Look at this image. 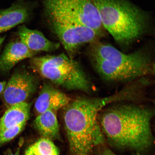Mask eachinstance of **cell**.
I'll use <instances>...</instances> for the list:
<instances>
[{"label": "cell", "instance_id": "cell-11", "mask_svg": "<svg viewBox=\"0 0 155 155\" xmlns=\"http://www.w3.org/2000/svg\"><path fill=\"white\" fill-rule=\"evenodd\" d=\"M38 53L27 47L19 39L9 42L0 56V71L9 72L17 63L34 57Z\"/></svg>", "mask_w": 155, "mask_h": 155}, {"label": "cell", "instance_id": "cell-14", "mask_svg": "<svg viewBox=\"0 0 155 155\" xmlns=\"http://www.w3.org/2000/svg\"><path fill=\"white\" fill-rule=\"evenodd\" d=\"M25 155H59V151L51 140L43 138L27 148Z\"/></svg>", "mask_w": 155, "mask_h": 155}, {"label": "cell", "instance_id": "cell-17", "mask_svg": "<svg viewBox=\"0 0 155 155\" xmlns=\"http://www.w3.org/2000/svg\"><path fill=\"white\" fill-rule=\"evenodd\" d=\"M101 155H116L113 153L108 150H106L104 151Z\"/></svg>", "mask_w": 155, "mask_h": 155}, {"label": "cell", "instance_id": "cell-1", "mask_svg": "<svg viewBox=\"0 0 155 155\" xmlns=\"http://www.w3.org/2000/svg\"><path fill=\"white\" fill-rule=\"evenodd\" d=\"M150 108L132 104H118L99 114L104 137L114 146L143 152L153 143Z\"/></svg>", "mask_w": 155, "mask_h": 155}, {"label": "cell", "instance_id": "cell-16", "mask_svg": "<svg viewBox=\"0 0 155 155\" xmlns=\"http://www.w3.org/2000/svg\"><path fill=\"white\" fill-rule=\"evenodd\" d=\"M6 83L5 81H0V94L3 91Z\"/></svg>", "mask_w": 155, "mask_h": 155}, {"label": "cell", "instance_id": "cell-20", "mask_svg": "<svg viewBox=\"0 0 155 155\" xmlns=\"http://www.w3.org/2000/svg\"><path fill=\"white\" fill-rule=\"evenodd\" d=\"M133 155H137V154H134Z\"/></svg>", "mask_w": 155, "mask_h": 155}, {"label": "cell", "instance_id": "cell-13", "mask_svg": "<svg viewBox=\"0 0 155 155\" xmlns=\"http://www.w3.org/2000/svg\"><path fill=\"white\" fill-rule=\"evenodd\" d=\"M34 127L44 138H60L59 124L54 111L48 110L39 114L34 121Z\"/></svg>", "mask_w": 155, "mask_h": 155}, {"label": "cell", "instance_id": "cell-7", "mask_svg": "<svg viewBox=\"0 0 155 155\" xmlns=\"http://www.w3.org/2000/svg\"><path fill=\"white\" fill-rule=\"evenodd\" d=\"M39 84L36 75L25 70L13 73L3 91V100L6 106L8 108L14 104L26 102L36 92Z\"/></svg>", "mask_w": 155, "mask_h": 155}, {"label": "cell", "instance_id": "cell-9", "mask_svg": "<svg viewBox=\"0 0 155 155\" xmlns=\"http://www.w3.org/2000/svg\"><path fill=\"white\" fill-rule=\"evenodd\" d=\"M71 99L51 84L45 83L35 104L36 111L39 114L51 110L54 111L64 107Z\"/></svg>", "mask_w": 155, "mask_h": 155}, {"label": "cell", "instance_id": "cell-15", "mask_svg": "<svg viewBox=\"0 0 155 155\" xmlns=\"http://www.w3.org/2000/svg\"><path fill=\"white\" fill-rule=\"evenodd\" d=\"M26 123L7 129L0 132V147L17 136L24 129Z\"/></svg>", "mask_w": 155, "mask_h": 155}, {"label": "cell", "instance_id": "cell-19", "mask_svg": "<svg viewBox=\"0 0 155 155\" xmlns=\"http://www.w3.org/2000/svg\"><path fill=\"white\" fill-rule=\"evenodd\" d=\"M18 155V153H17L16 154H14V155L12 154V155Z\"/></svg>", "mask_w": 155, "mask_h": 155}, {"label": "cell", "instance_id": "cell-12", "mask_svg": "<svg viewBox=\"0 0 155 155\" xmlns=\"http://www.w3.org/2000/svg\"><path fill=\"white\" fill-rule=\"evenodd\" d=\"M31 104L24 102L8 108L0 118V132L5 130L26 123L29 119Z\"/></svg>", "mask_w": 155, "mask_h": 155}, {"label": "cell", "instance_id": "cell-3", "mask_svg": "<svg viewBox=\"0 0 155 155\" xmlns=\"http://www.w3.org/2000/svg\"><path fill=\"white\" fill-rule=\"evenodd\" d=\"M46 26L62 44L77 39L84 26L103 36L97 9L92 0H40Z\"/></svg>", "mask_w": 155, "mask_h": 155}, {"label": "cell", "instance_id": "cell-4", "mask_svg": "<svg viewBox=\"0 0 155 155\" xmlns=\"http://www.w3.org/2000/svg\"><path fill=\"white\" fill-rule=\"evenodd\" d=\"M88 54L95 70L108 82L130 83L154 73V63L146 50L125 54L98 40L90 44Z\"/></svg>", "mask_w": 155, "mask_h": 155}, {"label": "cell", "instance_id": "cell-8", "mask_svg": "<svg viewBox=\"0 0 155 155\" xmlns=\"http://www.w3.org/2000/svg\"><path fill=\"white\" fill-rule=\"evenodd\" d=\"M38 4L31 0H16L8 8L0 9V33L31 20Z\"/></svg>", "mask_w": 155, "mask_h": 155}, {"label": "cell", "instance_id": "cell-18", "mask_svg": "<svg viewBox=\"0 0 155 155\" xmlns=\"http://www.w3.org/2000/svg\"><path fill=\"white\" fill-rule=\"evenodd\" d=\"M5 36H3L2 37L0 38V50H1L2 46V45L4 41H5Z\"/></svg>", "mask_w": 155, "mask_h": 155}, {"label": "cell", "instance_id": "cell-10", "mask_svg": "<svg viewBox=\"0 0 155 155\" xmlns=\"http://www.w3.org/2000/svg\"><path fill=\"white\" fill-rule=\"evenodd\" d=\"M17 34L22 43L29 49L37 53L55 51L61 46L59 42L48 40L40 31L29 28L25 24L19 25Z\"/></svg>", "mask_w": 155, "mask_h": 155}, {"label": "cell", "instance_id": "cell-2", "mask_svg": "<svg viewBox=\"0 0 155 155\" xmlns=\"http://www.w3.org/2000/svg\"><path fill=\"white\" fill-rule=\"evenodd\" d=\"M118 100L115 94L103 97H80L64 107L70 155H93L95 148L103 143L104 137L98 114L105 106Z\"/></svg>", "mask_w": 155, "mask_h": 155}, {"label": "cell", "instance_id": "cell-5", "mask_svg": "<svg viewBox=\"0 0 155 155\" xmlns=\"http://www.w3.org/2000/svg\"><path fill=\"white\" fill-rule=\"evenodd\" d=\"M92 1L104 28L120 45H129L148 31L149 15L129 0Z\"/></svg>", "mask_w": 155, "mask_h": 155}, {"label": "cell", "instance_id": "cell-6", "mask_svg": "<svg viewBox=\"0 0 155 155\" xmlns=\"http://www.w3.org/2000/svg\"><path fill=\"white\" fill-rule=\"evenodd\" d=\"M31 58L32 68L54 84L68 90L92 92V83L79 63L64 53Z\"/></svg>", "mask_w": 155, "mask_h": 155}]
</instances>
